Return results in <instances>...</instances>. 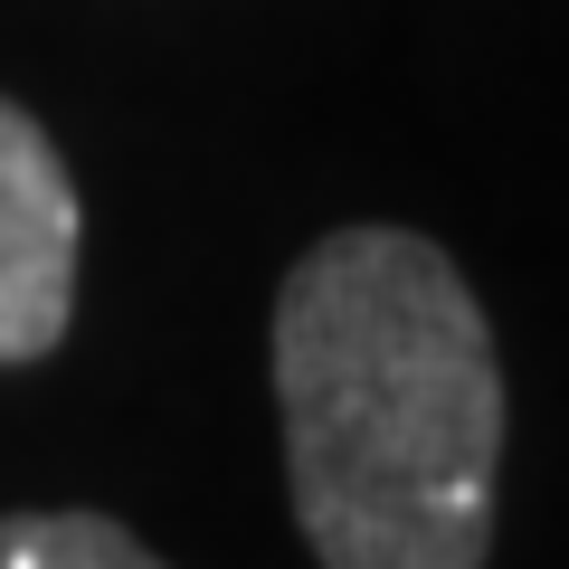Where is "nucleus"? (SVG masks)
I'll return each mask as SVG.
<instances>
[{
  "label": "nucleus",
  "mask_w": 569,
  "mask_h": 569,
  "mask_svg": "<svg viewBox=\"0 0 569 569\" xmlns=\"http://www.w3.org/2000/svg\"><path fill=\"white\" fill-rule=\"evenodd\" d=\"M0 569H162V560L104 512H10Z\"/></svg>",
  "instance_id": "obj_3"
},
{
  "label": "nucleus",
  "mask_w": 569,
  "mask_h": 569,
  "mask_svg": "<svg viewBox=\"0 0 569 569\" xmlns=\"http://www.w3.org/2000/svg\"><path fill=\"white\" fill-rule=\"evenodd\" d=\"M295 522L323 569H485L503 361L475 284L408 228H332L276 295Z\"/></svg>",
  "instance_id": "obj_1"
},
{
  "label": "nucleus",
  "mask_w": 569,
  "mask_h": 569,
  "mask_svg": "<svg viewBox=\"0 0 569 569\" xmlns=\"http://www.w3.org/2000/svg\"><path fill=\"white\" fill-rule=\"evenodd\" d=\"M77 181L58 142L0 96V361L58 351L77 313Z\"/></svg>",
  "instance_id": "obj_2"
}]
</instances>
